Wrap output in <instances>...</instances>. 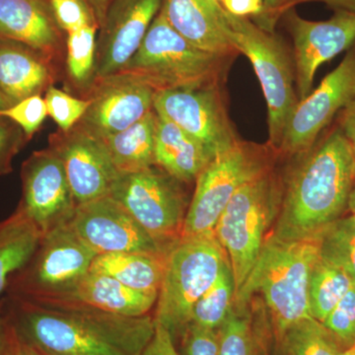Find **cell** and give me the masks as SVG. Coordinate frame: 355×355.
<instances>
[{"mask_svg":"<svg viewBox=\"0 0 355 355\" xmlns=\"http://www.w3.org/2000/svg\"><path fill=\"white\" fill-rule=\"evenodd\" d=\"M9 324L44 354L142 355L155 331L150 315L125 317L62 300L7 296Z\"/></svg>","mask_w":355,"mask_h":355,"instance_id":"1","label":"cell"},{"mask_svg":"<svg viewBox=\"0 0 355 355\" xmlns=\"http://www.w3.org/2000/svg\"><path fill=\"white\" fill-rule=\"evenodd\" d=\"M303 155L284 184L270 234L286 241L315 237L340 218L355 183V155L340 128Z\"/></svg>","mask_w":355,"mask_h":355,"instance_id":"2","label":"cell"},{"mask_svg":"<svg viewBox=\"0 0 355 355\" xmlns=\"http://www.w3.org/2000/svg\"><path fill=\"white\" fill-rule=\"evenodd\" d=\"M319 259L316 236L286 241L268 236L260 258L246 284L236 294L234 307L245 309L260 292L272 320L275 338L310 314L308 288L313 266Z\"/></svg>","mask_w":355,"mask_h":355,"instance_id":"3","label":"cell"},{"mask_svg":"<svg viewBox=\"0 0 355 355\" xmlns=\"http://www.w3.org/2000/svg\"><path fill=\"white\" fill-rule=\"evenodd\" d=\"M231 57L202 50L172 27L159 11L139 50L119 72L156 91L220 84Z\"/></svg>","mask_w":355,"mask_h":355,"instance_id":"4","label":"cell"},{"mask_svg":"<svg viewBox=\"0 0 355 355\" xmlns=\"http://www.w3.org/2000/svg\"><path fill=\"white\" fill-rule=\"evenodd\" d=\"M284 184L273 169L243 184L231 198L214 228L241 291L260 258L270 226L279 216Z\"/></svg>","mask_w":355,"mask_h":355,"instance_id":"5","label":"cell"},{"mask_svg":"<svg viewBox=\"0 0 355 355\" xmlns=\"http://www.w3.org/2000/svg\"><path fill=\"white\" fill-rule=\"evenodd\" d=\"M229 263L214 233L180 240L168 253L156 302V323L180 338L191 321L193 306Z\"/></svg>","mask_w":355,"mask_h":355,"instance_id":"6","label":"cell"},{"mask_svg":"<svg viewBox=\"0 0 355 355\" xmlns=\"http://www.w3.org/2000/svg\"><path fill=\"white\" fill-rule=\"evenodd\" d=\"M222 30L238 53L249 58L265 95L268 114V146L279 150L292 112L299 100L295 71L286 46L275 33L261 29L250 18L231 15L221 6Z\"/></svg>","mask_w":355,"mask_h":355,"instance_id":"7","label":"cell"},{"mask_svg":"<svg viewBox=\"0 0 355 355\" xmlns=\"http://www.w3.org/2000/svg\"><path fill=\"white\" fill-rule=\"evenodd\" d=\"M275 149L239 141L218 154L197 179L181 239L214 233L222 212L243 184L272 169Z\"/></svg>","mask_w":355,"mask_h":355,"instance_id":"8","label":"cell"},{"mask_svg":"<svg viewBox=\"0 0 355 355\" xmlns=\"http://www.w3.org/2000/svg\"><path fill=\"white\" fill-rule=\"evenodd\" d=\"M181 184L155 165L120 174L110 196L169 253L181 240L190 205Z\"/></svg>","mask_w":355,"mask_h":355,"instance_id":"9","label":"cell"},{"mask_svg":"<svg viewBox=\"0 0 355 355\" xmlns=\"http://www.w3.org/2000/svg\"><path fill=\"white\" fill-rule=\"evenodd\" d=\"M98 254L69 223L42 236L34 254L9 282L7 295L27 301L58 297L87 275Z\"/></svg>","mask_w":355,"mask_h":355,"instance_id":"10","label":"cell"},{"mask_svg":"<svg viewBox=\"0 0 355 355\" xmlns=\"http://www.w3.org/2000/svg\"><path fill=\"white\" fill-rule=\"evenodd\" d=\"M153 110L202 142L214 158L240 141L222 99L220 84L158 91Z\"/></svg>","mask_w":355,"mask_h":355,"instance_id":"11","label":"cell"},{"mask_svg":"<svg viewBox=\"0 0 355 355\" xmlns=\"http://www.w3.org/2000/svg\"><path fill=\"white\" fill-rule=\"evenodd\" d=\"M22 198L18 207L42 235L69 223L77 207L64 166L51 148L35 151L21 168Z\"/></svg>","mask_w":355,"mask_h":355,"instance_id":"12","label":"cell"},{"mask_svg":"<svg viewBox=\"0 0 355 355\" xmlns=\"http://www.w3.org/2000/svg\"><path fill=\"white\" fill-rule=\"evenodd\" d=\"M355 99V46L316 90L300 100L287 123L279 151L303 154L338 112Z\"/></svg>","mask_w":355,"mask_h":355,"instance_id":"13","label":"cell"},{"mask_svg":"<svg viewBox=\"0 0 355 355\" xmlns=\"http://www.w3.org/2000/svg\"><path fill=\"white\" fill-rule=\"evenodd\" d=\"M282 18L293 39L294 71L300 101L312 92L318 69L354 46L355 14L335 11L329 20L309 21L301 18L292 7Z\"/></svg>","mask_w":355,"mask_h":355,"instance_id":"14","label":"cell"},{"mask_svg":"<svg viewBox=\"0 0 355 355\" xmlns=\"http://www.w3.org/2000/svg\"><path fill=\"white\" fill-rule=\"evenodd\" d=\"M69 225L97 254H168L110 195L77 205Z\"/></svg>","mask_w":355,"mask_h":355,"instance_id":"15","label":"cell"},{"mask_svg":"<svg viewBox=\"0 0 355 355\" xmlns=\"http://www.w3.org/2000/svg\"><path fill=\"white\" fill-rule=\"evenodd\" d=\"M155 94L148 84L125 72L97 78L84 98L89 106L77 125L100 139L120 132L153 111Z\"/></svg>","mask_w":355,"mask_h":355,"instance_id":"16","label":"cell"},{"mask_svg":"<svg viewBox=\"0 0 355 355\" xmlns=\"http://www.w3.org/2000/svg\"><path fill=\"white\" fill-rule=\"evenodd\" d=\"M51 147L64 166L77 205L106 197L120 176L100 137L80 125L51 133Z\"/></svg>","mask_w":355,"mask_h":355,"instance_id":"17","label":"cell"},{"mask_svg":"<svg viewBox=\"0 0 355 355\" xmlns=\"http://www.w3.org/2000/svg\"><path fill=\"white\" fill-rule=\"evenodd\" d=\"M163 0H111L99 29L97 78L120 71L139 50Z\"/></svg>","mask_w":355,"mask_h":355,"instance_id":"18","label":"cell"},{"mask_svg":"<svg viewBox=\"0 0 355 355\" xmlns=\"http://www.w3.org/2000/svg\"><path fill=\"white\" fill-rule=\"evenodd\" d=\"M0 39L32 46L64 67L67 34L50 0H0Z\"/></svg>","mask_w":355,"mask_h":355,"instance_id":"19","label":"cell"},{"mask_svg":"<svg viewBox=\"0 0 355 355\" xmlns=\"http://www.w3.org/2000/svg\"><path fill=\"white\" fill-rule=\"evenodd\" d=\"M64 67L43 51L11 40L0 39V93L11 106L42 96L62 79Z\"/></svg>","mask_w":355,"mask_h":355,"instance_id":"20","label":"cell"},{"mask_svg":"<svg viewBox=\"0 0 355 355\" xmlns=\"http://www.w3.org/2000/svg\"><path fill=\"white\" fill-rule=\"evenodd\" d=\"M220 9L221 4L214 0H163L160 12L198 48L232 57L238 53L222 30Z\"/></svg>","mask_w":355,"mask_h":355,"instance_id":"21","label":"cell"},{"mask_svg":"<svg viewBox=\"0 0 355 355\" xmlns=\"http://www.w3.org/2000/svg\"><path fill=\"white\" fill-rule=\"evenodd\" d=\"M157 299L158 296L135 291L104 273L89 270L69 291L48 300L69 301L120 316L141 317L149 314Z\"/></svg>","mask_w":355,"mask_h":355,"instance_id":"22","label":"cell"},{"mask_svg":"<svg viewBox=\"0 0 355 355\" xmlns=\"http://www.w3.org/2000/svg\"><path fill=\"white\" fill-rule=\"evenodd\" d=\"M212 159L202 142L172 121L157 116L156 166L181 183H191L197 181Z\"/></svg>","mask_w":355,"mask_h":355,"instance_id":"23","label":"cell"},{"mask_svg":"<svg viewBox=\"0 0 355 355\" xmlns=\"http://www.w3.org/2000/svg\"><path fill=\"white\" fill-rule=\"evenodd\" d=\"M167 256L144 253L98 254L90 272L104 273L135 291L158 296Z\"/></svg>","mask_w":355,"mask_h":355,"instance_id":"24","label":"cell"},{"mask_svg":"<svg viewBox=\"0 0 355 355\" xmlns=\"http://www.w3.org/2000/svg\"><path fill=\"white\" fill-rule=\"evenodd\" d=\"M157 114L148 112L130 128L101 139L116 171L128 174L155 166Z\"/></svg>","mask_w":355,"mask_h":355,"instance_id":"25","label":"cell"},{"mask_svg":"<svg viewBox=\"0 0 355 355\" xmlns=\"http://www.w3.org/2000/svg\"><path fill=\"white\" fill-rule=\"evenodd\" d=\"M42 236L18 207L8 218L0 221V295L7 291L13 275L31 259Z\"/></svg>","mask_w":355,"mask_h":355,"instance_id":"26","label":"cell"},{"mask_svg":"<svg viewBox=\"0 0 355 355\" xmlns=\"http://www.w3.org/2000/svg\"><path fill=\"white\" fill-rule=\"evenodd\" d=\"M97 25H88L67 35L64 64V91L84 99L90 92L96 79Z\"/></svg>","mask_w":355,"mask_h":355,"instance_id":"27","label":"cell"},{"mask_svg":"<svg viewBox=\"0 0 355 355\" xmlns=\"http://www.w3.org/2000/svg\"><path fill=\"white\" fill-rule=\"evenodd\" d=\"M352 284L354 282L345 270L319 256L311 272L308 288L311 316L324 323Z\"/></svg>","mask_w":355,"mask_h":355,"instance_id":"28","label":"cell"},{"mask_svg":"<svg viewBox=\"0 0 355 355\" xmlns=\"http://www.w3.org/2000/svg\"><path fill=\"white\" fill-rule=\"evenodd\" d=\"M280 355H340L342 347L314 318L301 320L275 338Z\"/></svg>","mask_w":355,"mask_h":355,"instance_id":"29","label":"cell"},{"mask_svg":"<svg viewBox=\"0 0 355 355\" xmlns=\"http://www.w3.org/2000/svg\"><path fill=\"white\" fill-rule=\"evenodd\" d=\"M235 282L230 263L224 266L216 282L193 306L191 323L219 331L234 306Z\"/></svg>","mask_w":355,"mask_h":355,"instance_id":"30","label":"cell"},{"mask_svg":"<svg viewBox=\"0 0 355 355\" xmlns=\"http://www.w3.org/2000/svg\"><path fill=\"white\" fill-rule=\"evenodd\" d=\"M316 238L320 258L342 268L355 284V214L331 222Z\"/></svg>","mask_w":355,"mask_h":355,"instance_id":"31","label":"cell"},{"mask_svg":"<svg viewBox=\"0 0 355 355\" xmlns=\"http://www.w3.org/2000/svg\"><path fill=\"white\" fill-rule=\"evenodd\" d=\"M258 324H254L247 308L233 309L219 330L218 355H261L266 336Z\"/></svg>","mask_w":355,"mask_h":355,"instance_id":"32","label":"cell"},{"mask_svg":"<svg viewBox=\"0 0 355 355\" xmlns=\"http://www.w3.org/2000/svg\"><path fill=\"white\" fill-rule=\"evenodd\" d=\"M48 116L57 123L58 130L67 132L76 127L89 106L88 100L81 99L51 86L44 93Z\"/></svg>","mask_w":355,"mask_h":355,"instance_id":"33","label":"cell"},{"mask_svg":"<svg viewBox=\"0 0 355 355\" xmlns=\"http://www.w3.org/2000/svg\"><path fill=\"white\" fill-rule=\"evenodd\" d=\"M343 350L355 345V284L322 323Z\"/></svg>","mask_w":355,"mask_h":355,"instance_id":"34","label":"cell"},{"mask_svg":"<svg viewBox=\"0 0 355 355\" xmlns=\"http://www.w3.org/2000/svg\"><path fill=\"white\" fill-rule=\"evenodd\" d=\"M0 116H6L19 125L26 137L31 140L35 133L39 132L43 125L48 111L44 98L37 95L26 98L9 108L1 110Z\"/></svg>","mask_w":355,"mask_h":355,"instance_id":"35","label":"cell"},{"mask_svg":"<svg viewBox=\"0 0 355 355\" xmlns=\"http://www.w3.org/2000/svg\"><path fill=\"white\" fill-rule=\"evenodd\" d=\"M60 29L69 34L88 25H98L92 9L85 0H50Z\"/></svg>","mask_w":355,"mask_h":355,"instance_id":"36","label":"cell"},{"mask_svg":"<svg viewBox=\"0 0 355 355\" xmlns=\"http://www.w3.org/2000/svg\"><path fill=\"white\" fill-rule=\"evenodd\" d=\"M29 141L19 125L0 116V176L12 172L13 159Z\"/></svg>","mask_w":355,"mask_h":355,"instance_id":"37","label":"cell"},{"mask_svg":"<svg viewBox=\"0 0 355 355\" xmlns=\"http://www.w3.org/2000/svg\"><path fill=\"white\" fill-rule=\"evenodd\" d=\"M182 340L180 355H218L219 331L209 330L190 323L180 336Z\"/></svg>","mask_w":355,"mask_h":355,"instance_id":"38","label":"cell"},{"mask_svg":"<svg viewBox=\"0 0 355 355\" xmlns=\"http://www.w3.org/2000/svg\"><path fill=\"white\" fill-rule=\"evenodd\" d=\"M295 0H263V11L258 17L254 18L261 29L275 33V26L287 9L292 8Z\"/></svg>","mask_w":355,"mask_h":355,"instance_id":"39","label":"cell"},{"mask_svg":"<svg viewBox=\"0 0 355 355\" xmlns=\"http://www.w3.org/2000/svg\"><path fill=\"white\" fill-rule=\"evenodd\" d=\"M142 355H180L174 340L164 327L155 322V331Z\"/></svg>","mask_w":355,"mask_h":355,"instance_id":"40","label":"cell"},{"mask_svg":"<svg viewBox=\"0 0 355 355\" xmlns=\"http://www.w3.org/2000/svg\"><path fill=\"white\" fill-rule=\"evenodd\" d=\"M221 6L237 17H258L263 11V0H223Z\"/></svg>","mask_w":355,"mask_h":355,"instance_id":"41","label":"cell"},{"mask_svg":"<svg viewBox=\"0 0 355 355\" xmlns=\"http://www.w3.org/2000/svg\"><path fill=\"white\" fill-rule=\"evenodd\" d=\"M9 323V322H8ZM6 355H44L33 345L25 342L17 335L15 330L9 324L8 342H7Z\"/></svg>","mask_w":355,"mask_h":355,"instance_id":"42","label":"cell"},{"mask_svg":"<svg viewBox=\"0 0 355 355\" xmlns=\"http://www.w3.org/2000/svg\"><path fill=\"white\" fill-rule=\"evenodd\" d=\"M340 130L349 142L355 155V99L342 110Z\"/></svg>","mask_w":355,"mask_h":355,"instance_id":"43","label":"cell"},{"mask_svg":"<svg viewBox=\"0 0 355 355\" xmlns=\"http://www.w3.org/2000/svg\"><path fill=\"white\" fill-rule=\"evenodd\" d=\"M305 2H322L335 11H347L355 14V0H295L292 7Z\"/></svg>","mask_w":355,"mask_h":355,"instance_id":"44","label":"cell"},{"mask_svg":"<svg viewBox=\"0 0 355 355\" xmlns=\"http://www.w3.org/2000/svg\"><path fill=\"white\" fill-rule=\"evenodd\" d=\"M9 323L3 300L0 301V355H6Z\"/></svg>","mask_w":355,"mask_h":355,"instance_id":"45","label":"cell"},{"mask_svg":"<svg viewBox=\"0 0 355 355\" xmlns=\"http://www.w3.org/2000/svg\"><path fill=\"white\" fill-rule=\"evenodd\" d=\"M85 1L87 2L88 6L92 9L100 29L103 22H104L105 17H106L107 10H108L111 0H85Z\"/></svg>","mask_w":355,"mask_h":355,"instance_id":"46","label":"cell"},{"mask_svg":"<svg viewBox=\"0 0 355 355\" xmlns=\"http://www.w3.org/2000/svg\"><path fill=\"white\" fill-rule=\"evenodd\" d=\"M349 209L352 211V214H355V183L354 189H352V193H350L349 200Z\"/></svg>","mask_w":355,"mask_h":355,"instance_id":"47","label":"cell"},{"mask_svg":"<svg viewBox=\"0 0 355 355\" xmlns=\"http://www.w3.org/2000/svg\"><path fill=\"white\" fill-rule=\"evenodd\" d=\"M9 107H11L10 103L0 93V111L9 108Z\"/></svg>","mask_w":355,"mask_h":355,"instance_id":"48","label":"cell"},{"mask_svg":"<svg viewBox=\"0 0 355 355\" xmlns=\"http://www.w3.org/2000/svg\"><path fill=\"white\" fill-rule=\"evenodd\" d=\"M340 355H355V345H352L349 349L343 350Z\"/></svg>","mask_w":355,"mask_h":355,"instance_id":"49","label":"cell"},{"mask_svg":"<svg viewBox=\"0 0 355 355\" xmlns=\"http://www.w3.org/2000/svg\"><path fill=\"white\" fill-rule=\"evenodd\" d=\"M261 355H268V349H266V343L265 347H263V349H261Z\"/></svg>","mask_w":355,"mask_h":355,"instance_id":"50","label":"cell"},{"mask_svg":"<svg viewBox=\"0 0 355 355\" xmlns=\"http://www.w3.org/2000/svg\"><path fill=\"white\" fill-rule=\"evenodd\" d=\"M214 1L218 2V3L221 4V2L223 1V0H214Z\"/></svg>","mask_w":355,"mask_h":355,"instance_id":"51","label":"cell"},{"mask_svg":"<svg viewBox=\"0 0 355 355\" xmlns=\"http://www.w3.org/2000/svg\"><path fill=\"white\" fill-rule=\"evenodd\" d=\"M275 355H280V354H279V352H277V350H275Z\"/></svg>","mask_w":355,"mask_h":355,"instance_id":"52","label":"cell"},{"mask_svg":"<svg viewBox=\"0 0 355 355\" xmlns=\"http://www.w3.org/2000/svg\"><path fill=\"white\" fill-rule=\"evenodd\" d=\"M44 355H53V354H44Z\"/></svg>","mask_w":355,"mask_h":355,"instance_id":"53","label":"cell"}]
</instances>
